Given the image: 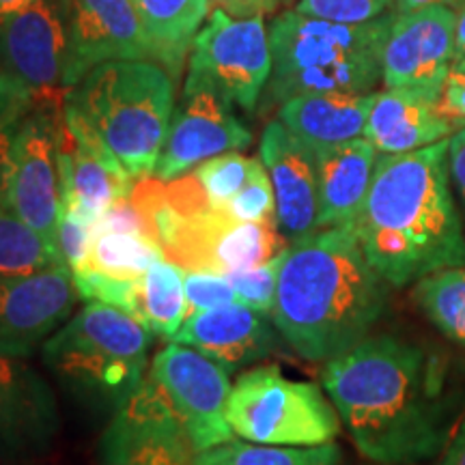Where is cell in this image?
I'll return each instance as SVG.
<instances>
[{
    "label": "cell",
    "instance_id": "36",
    "mask_svg": "<svg viewBox=\"0 0 465 465\" xmlns=\"http://www.w3.org/2000/svg\"><path fill=\"white\" fill-rule=\"evenodd\" d=\"M185 300H188L190 315L199 311H209L226 304H235L237 293L223 274H209V272H185L183 274Z\"/></svg>",
    "mask_w": 465,
    "mask_h": 465
},
{
    "label": "cell",
    "instance_id": "26",
    "mask_svg": "<svg viewBox=\"0 0 465 465\" xmlns=\"http://www.w3.org/2000/svg\"><path fill=\"white\" fill-rule=\"evenodd\" d=\"M52 267H67L56 243L0 201V278L37 274Z\"/></svg>",
    "mask_w": 465,
    "mask_h": 465
},
{
    "label": "cell",
    "instance_id": "28",
    "mask_svg": "<svg viewBox=\"0 0 465 465\" xmlns=\"http://www.w3.org/2000/svg\"><path fill=\"white\" fill-rule=\"evenodd\" d=\"M411 298L446 339L465 347V267H446L420 278Z\"/></svg>",
    "mask_w": 465,
    "mask_h": 465
},
{
    "label": "cell",
    "instance_id": "47",
    "mask_svg": "<svg viewBox=\"0 0 465 465\" xmlns=\"http://www.w3.org/2000/svg\"><path fill=\"white\" fill-rule=\"evenodd\" d=\"M450 72H452V74H461V75H465V56H459V58H455V61H452Z\"/></svg>",
    "mask_w": 465,
    "mask_h": 465
},
{
    "label": "cell",
    "instance_id": "43",
    "mask_svg": "<svg viewBox=\"0 0 465 465\" xmlns=\"http://www.w3.org/2000/svg\"><path fill=\"white\" fill-rule=\"evenodd\" d=\"M465 0H392L394 14H403V11L429 7V5H444V7L459 9Z\"/></svg>",
    "mask_w": 465,
    "mask_h": 465
},
{
    "label": "cell",
    "instance_id": "19",
    "mask_svg": "<svg viewBox=\"0 0 465 465\" xmlns=\"http://www.w3.org/2000/svg\"><path fill=\"white\" fill-rule=\"evenodd\" d=\"M171 341L199 349L229 373L259 362L278 347L274 328L265 322L263 312L240 302L194 312Z\"/></svg>",
    "mask_w": 465,
    "mask_h": 465
},
{
    "label": "cell",
    "instance_id": "35",
    "mask_svg": "<svg viewBox=\"0 0 465 465\" xmlns=\"http://www.w3.org/2000/svg\"><path fill=\"white\" fill-rule=\"evenodd\" d=\"M391 5L392 0H298V11L342 25H362L388 14Z\"/></svg>",
    "mask_w": 465,
    "mask_h": 465
},
{
    "label": "cell",
    "instance_id": "38",
    "mask_svg": "<svg viewBox=\"0 0 465 465\" xmlns=\"http://www.w3.org/2000/svg\"><path fill=\"white\" fill-rule=\"evenodd\" d=\"M93 232H132V235H143L151 240L147 218L143 216V212L130 196L113 203L93 224Z\"/></svg>",
    "mask_w": 465,
    "mask_h": 465
},
{
    "label": "cell",
    "instance_id": "25",
    "mask_svg": "<svg viewBox=\"0 0 465 465\" xmlns=\"http://www.w3.org/2000/svg\"><path fill=\"white\" fill-rule=\"evenodd\" d=\"M188 317L190 308L185 300L183 270L162 259L151 265L147 274L141 278L136 319L149 332L171 339Z\"/></svg>",
    "mask_w": 465,
    "mask_h": 465
},
{
    "label": "cell",
    "instance_id": "22",
    "mask_svg": "<svg viewBox=\"0 0 465 465\" xmlns=\"http://www.w3.org/2000/svg\"><path fill=\"white\" fill-rule=\"evenodd\" d=\"M375 93H308L291 97L278 121L311 149L356 141L364 136Z\"/></svg>",
    "mask_w": 465,
    "mask_h": 465
},
{
    "label": "cell",
    "instance_id": "1",
    "mask_svg": "<svg viewBox=\"0 0 465 465\" xmlns=\"http://www.w3.org/2000/svg\"><path fill=\"white\" fill-rule=\"evenodd\" d=\"M322 381L360 455L377 465L441 455L465 411L450 358L403 336H366L325 362Z\"/></svg>",
    "mask_w": 465,
    "mask_h": 465
},
{
    "label": "cell",
    "instance_id": "15",
    "mask_svg": "<svg viewBox=\"0 0 465 465\" xmlns=\"http://www.w3.org/2000/svg\"><path fill=\"white\" fill-rule=\"evenodd\" d=\"M67 26V89L110 61H153L155 52L134 0H61Z\"/></svg>",
    "mask_w": 465,
    "mask_h": 465
},
{
    "label": "cell",
    "instance_id": "2",
    "mask_svg": "<svg viewBox=\"0 0 465 465\" xmlns=\"http://www.w3.org/2000/svg\"><path fill=\"white\" fill-rule=\"evenodd\" d=\"M349 231L391 287L465 267V224L452 192L449 141L381 153Z\"/></svg>",
    "mask_w": 465,
    "mask_h": 465
},
{
    "label": "cell",
    "instance_id": "45",
    "mask_svg": "<svg viewBox=\"0 0 465 465\" xmlns=\"http://www.w3.org/2000/svg\"><path fill=\"white\" fill-rule=\"evenodd\" d=\"M31 3H35V0H0V17L14 14V11L25 9Z\"/></svg>",
    "mask_w": 465,
    "mask_h": 465
},
{
    "label": "cell",
    "instance_id": "48",
    "mask_svg": "<svg viewBox=\"0 0 465 465\" xmlns=\"http://www.w3.org/2000/svg\"><path fill=\"white\" fill-rule=\"evenodd\" d=\"M11 465H25L22 461H11Z\"/></svg>",
    "mask_w": 465,
    "mask_h": 465
},
{
    "label": "cell",
    "instance_id": "20",
    "mask_svg": "<svg viewBox=\"0 0 465 465\" xmlns=\"http://www.w3.org/2000/svg\"><path fill=\"white\" fill-rule=\"evenodd\" d=\"M319 179L317 229H349L371 188L380 151L366 138L312 149Z\"/></svg>",
    "mask_w": 465,
    "mask_h": 465
},
{
    "label": "cell",
    "instance_id": "11",
    "mask_svg": "<svg viewBox=\"0 0 465 465\" xmlns=\"http://www.w3.org/2000/svg\"><path fill=\"white\" fill-rule=\"evenodd\" d=\"M455 9L444 5L394 14L381 54L383 84L440 104L455 61Z\"/></svg>",
    "mask_w": 465,
    "mask_h": 465
},
{
    "label": "cell",
    "instance_id": "24",
    "mask_svg": "<svg viewBox=\"0 0 465 465\" xmlns=\"http://www.w3.org/2000/svg\"><path fill=\"white\" fill-rule=\"evenodd\" d=\"M153 44L155 63L171 74L182 75L185 54L196 33L205 25L209 0H134Z\"/></svg>",
    "mask_w": 465,
    "mask_h": 465
},
{
    "label": "cell",
    "instance_id": "10",
    "mask_svg": "<svg viewBox=\"0 0 465 465\" xmlns=\"http://www.w3.org/2000/svg\"><path fill=\"white\" fill-rule=\"evenodd\" d=\"M0 69L42 106H65L67 26L61 0H35L0 17Z\"/></svg>",
    "mask_w": 465,
    "mask_h": 465
},
{
    "label": "cell",
    "instance_id": "39",
    "mask_svg": "<svg viewBox=\"0 0 465 465\" xmlns=\"http://www.w3.org/2000/svg\"><path fill=\"white\" fill-rule=\"evenodd\" d=\"M449 171L459 203H461L465 224V127H461V130L449 138Z\"/></svg>",
    "mask_w": 465,
    "mask_h": 465
},
{
    "label": "cell",
    "instance_id": "18",
    "mask_svg": "<svg viewBox=\"0 0 465 465\" xmlns=\"http://www.w3.org/2000/svg\"><path fill=\"white\" fill-rule=\"evenodd\" d=\"M259 153L274 188L276 220L282 235L293 242L317 231L319 179L312 149L281 121H272L261 136Z\"/></svg>",
    "mask_w": 465,
    "mask_h": 465
},
{
    "label": "cell",
    "instance_id": "27",
    "mask_svg": "<svg viewBox=\"0 0 465 465\" xmlns=\"http://www.w3.org/2000/svg\"><path fill=\"white\" fill-rule=\"evenodd\" d=\"M194 465H345L341 446H270L254 441H226L196 455Z\"/></svg>",
    "mask_w": 465,
    "mask_h": 465
},
{
    "label": "cell",
    "instance_id": "9",
    "mask_svg": "<svg viewBox=\"0 0 465 465\" xmlns=\"http://www.w3.org/2000/svg\"><path fill=\"white\" fill-rule=\"evenodd\" d=\"M63 108L37 104L9 149L7 205L17 218L56 243L63 213V179L58 162V130Z\"/></svg>",
    "mask_w": 465,
    "mask_h": 465
},
{
    "label": "cell",
    "instance_id": "41",
    "mask_svg": "<svg viewBox=\"0 0 465 465\" xmlns=\"http://www.w3.org/2000/svg\"><path fill=\"white\" fill-rule=\"evenodd\" d=\"M212 3L232 17H263L274 14L282 0H212Z\"/></svg>",
    "mask_w": 465,
    "mask_h": 465
},
{
    "label": "cell",
    "instance_id": "7",
    "mask_svg": "<svg viewBox=\"0 0 465 465\" xmlns=\"http://www.w3.org/2000/svg\"><path fill=\"white\" fill-rule=\"evenodd\" d=\"M226 420L237 438L270 446H319L341 433V416L322 388L278 366L246 371L232 383Z\"/></svg>",
    "mask_w": 465,
    "mask_h": 465
},
{
    "label": "cell",
    "instance_id": "12",
    "mask_svg": "<svg viewBox=\"0 0 465 465\" xmlns=\"http://www.w3.org/2000/svg\"><path fill=\"white\" fill-rule=\"evenodd\" d=\"M194 459L182 418L151 377L116 407L100 440V465H194Z\"/></svg>",
    "mask_w": 465,
    "mask_h": 465
},
{
    "label": "cell",
    "instance_id": "8",
    "mask_svg": "<svg viewBox=\"0 0 465 465\" xmlns=\"http://www.w3.org/2000/svg\"><path fill=\"white\" fill-rule=\"evenodd\" d=\"M272 44L263 17H232L213 9L190 48V75L207 80L246 113L257 108L270 83Z\"/></svg>",
    "mask_w": 465,
    "mask_h": 465
},
{
    "label": "cell",
    "instance_id": "30",
    "mask_svg": "<svg viewBox=\"0 0 465 465\" xmlns=\"http://www.w3.org/2000/svg\"><path fill=\"white\" fill-rule=\"evenodd\" d=\"M250 164H252V158H246L240 151H229V153L203 162L196 166L194 174L205 188L209 203L216 209H223L246 183Z\"/></svg>",
    "mask_w": 465,
    "mask_h": 465
},
{
    "label": "cell",
    "instance_id": "23",
    "mask_svg": "<svg viewBox=\"0 0 465 465\" xmlns=\"http://www.w3.org/2000/svg\"><path fill=\"white\" fill-rule=\"evenodd\" d=\"M284 242L278 220L240 223L224 209L213 207L207 235V272L209 274H231L237 270L259 267L284 252Z\"/></svg>",
    "mask_w": 465,
    "mask_h": 465
},
{
    "label": "cell",
    "instance_id": "44",
    "mask_svg": "<svg viewBox=\"0 0 465 465\" xmlns=\"http://www.w3.org/2000/svg\"><path fill=\"white\" fill-rule=\"evenodd\" d=\"M457 31H455V58L465 56V3L455 9Z\"/></svg>",
    "mask_w": 465,
    "mask_h": 465
},
{
    "label": "cell",
    "instance_id": "40",
    "mask_svg": "<svg viewBox=\"0 0 465 465\" xmlns=\"http://www.w3.org/2000/svg\"><path fill=\"white\" fill-rule=\"evenodd\" d=\"M441 114L449 116L450 121H461L465 124V75L461 74H449L446 80L444 93H441L440 100Z\"/></svg>",
    "mask_w": 465,
    "mask_h": 465
},
{
    "label": "cell",
    "instance_id": "46",
    "mask_svg": "<svg viewBox=\"0 0 465 465\" xmlns=\"http://www.w3.org/2000/svg\"><path fill=\"white\" fill-rule=\"evenodd\" d=\"M7 168L9 164L0 162V201L7 203Z\"/></svg>",
    "mask_w": 465,
    "mask_h": 465
},
{
    "label": "cell",
    "instance_id": "16",
    "mask_svg": "<svg viewBox=\"0 0 465 465\" xmlns=\"http://www.w3.org/2000/svg\"><path fill=\"white\" fill-rule=\"evenodd\" d=\"M75 300L69 267L0 278V353L31 356L72 315Z\"/></svg>",
    "mask_w": 465,
    "mask_h": 465
},
{
    "label": "cell",
    "instance_id": "3",
    "mask_svg": "<svg viewBox=\"0 0 465 465\" xmlns=\"http://www.w3.org/2000/svg\"><path fill=\"white\" fill-rule=\"evenodd\" d=\"M388 284L349 229H317L284 248L272 322L295 353L328 362L371 336Z\"/></svg>",
    "mask_w": 465,
    "mask_h": 465
},
{
    "label": "cell",
    "instance_id": "14",
    "mask_svg": "<svg viewBox=\"0 0 465 465\" xmlns=\"http://www.w3.org/2000/svg\"><path fill=\"white\" fill-rule=\"evenodd\" d=\"M250 143L252 134L232 114V104L207 80L188 74L153 174L171 182L205 160L242 151Z\"/></svg>",
    "mask_w": 465,
    "mask_h": 465
},
{
    "label": "cell",
    "instance_id": "13",
    "mask_svg": "<svg viewBox=\"0 0 465 465\" xmlns=\"http://www.w3.org/2000/svg\"><path fill=\"white\" fill-rule=\"evenodd\" d=\"M149 377L164 388L196 455L232 440L235 433L226 420L232 383L224 366L199 349L171 342L153 358Z\"/></svg>",
    "mask_w": 465,
    "mask_h": 465
},
{
    "label": "cell",
    "instance_id": "42",
    "mask_svg": "<svg viewBox=\"0 0 465 465\" xmlns=\"http://www.w3.org/2000/svg\"><path fill=\"white\" fill-rule=\"evenodd\" d=\"M440 465H465V411L455 435H452L446 450L441 452Z\"/></svg>",
    "mask_w": 465,
    "mask_h": 465
},
{
    "label": "cell",
    "instance_id": "29",
    "mask_svg": "<svg viewBox=\"0 0 465 465\" xmlns=\"http://www.w3.org/2000/svg\"><path fill=\"white\" fill-rule=\"evenodd\" d=\"M162 259L164 254L149 237L132 232H93L89 267L113 278L138 281Z\"/></svg>",
    "mask_w": 465,
    "mask_h": 465
},
{
    "label": "cell",
    "instance_id": "6",
    "mask_svg": "<svg viewBox=\"0 0 465 465\" xmlns=\"http://www.w3.org/2000/svg\"><path fill=\"white\" fill-rule=\"evenodd\" d=\"M151 332L121 308L89 302L42 345L45 369L84 403L116 410L147 371Z\"/></svg>",
    "mask_w": 465,
    "mask_h": 465
},
{
    "label": "cell",
    "instance_id": "21",
    "mask_svg": "<svg viewBox=\"0 0 465 465\" xmlns=\"http://www.w3.org/2000/svg\"><path fill=\"white\" fill-rule=\"evenodd\" d=\"M452 130L455 121L441 114L438 104L410 91L386 89L373 95L364 138L380 153H410L446 141Z\"/></svg>",
    "mask_w": 465,
    "mask_h": 465
},
{
    "label": "cell",
    "instance_id": "4",
    "mask_svg": "<svg viewBox=\"0 0 465 465\" xmlns=\"http://www.w3.org/2000/svg\"><path fill=\"white\" fill-rule=\"evenodd\" d=\"M174 110V80L153 61L97 65L67 93L63 113L80 121L134 179L158 164Z\"/></svg>",
    "mask_w": 465,
    "mask_h": 465
},
{
    "label": "cell",
    "instance_id": "34",
    "mask_svg": "<svg viewBox=\"0 0 465 465\" xmlns=\"http://www.w3.org/2000/svg\"><path fill=\"white\" fill-rule=\"evenodd\" d=\"M37 100L25 84L0 69V162L9 164V149L14 136Z\"/></svg>",
    "mask_w": 465,
    "mask_h": 465
},
{
    "label": "cell",
    "instance_id": "17",
    "mask_svg": "<svg viewBox=\"0 0 465 465\" xmlns=\"http://www.w3.org/2000/svg\"><path fill=\"white\" fill-rule=\"evenodd\" d=\"M56 397L26 358L0 353V461H22L48 449L58 433Z\"/></svg>",
    "mask_w": 465,
    "mask_h": 465
},
{
    "label": "cell",
    "instance_id": "32",
    "mask_svg": "<svg viewBox=\"0 0 465 465\" xmlns=\"http://www.w3.org/2000/svg\"><path fill=\"white\" fill-rule=\"evenodd\" d=\"M223 209L232 220H240V223H259V220L276 218L274 188H272L270 173H267L263 162L252 158L246 183Z\"/></svg>",
    "mask_w": 465,
    "mask_h": 465
},
{
    "label": "cell",
    "instance_id": "37",
    "mask_svg": "<svg viewBox=\"0 0 465 465\" xmlns=\"http://www.w3.org/2000/svg\"><path fill=\"white\" fill-rule=\"evenodd\" d=\"M56 246L69 270H84L91 263L93 226L69 216V213H61L56 229Z\"/></svg>",
    "mask_w": 465,
    "mask_h": 465
},
{
    "label": "cell",
    "instance_id": "31",
    "mask_svg": "<svg viewBox=\"0 0 465 465\" xmlns=\"http://www.w3.org/2000/svg\"><path fill=\"white\" fill-rule=\"evenodd\" d=\"M72 274L80 300L121 308L127 315L136 319L138 298H141V278L138 281H124V278L104 274L95 267H84V270L72 272Z\"/></svg>",
    "mask_w": 465,
    "mask_h": 465
},
{
    "label": "cell",
    "instance_id": "33",
    "mask_svg": "<svg viewBox=\"0 0 465 465\" xmlns=\"http://www.w3.org/2000/svg\"><path fill=\"white\" fill-rule=\"evenodd\" d=\"M282 254L276 259L267 261L259 267H250V270H237L226 274L229 282L232 284L237 293V302L243 306L252 308L259 312H270L276 302L278 289V270H281Z\"/></svg>",
    "mask_w": 465,
    "mask_h": 465
},
{
    "label": "cell",
    "instance_id": "5",
    "mask_svg": "<svg viewBox=\"0 0 465 465\" xmlns=\"http://www.w3.org/2000/svg\"><path fill=\"white\" fill-rule=\"evenodd\" d=\"M394 20L383 14L362 25L284 11L270 25V100L308 93H369L381 80V54Z\"/></svg>",
    "mask_w": 465,
    "mask_h": 465
}]
</instances>
